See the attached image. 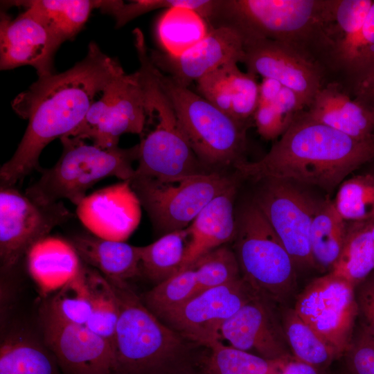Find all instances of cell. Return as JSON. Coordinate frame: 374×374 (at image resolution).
I'll return each instance as SVG.
<instances>
[{
	"instance_id": "44",
	"label": "cell",
	"mask_w": 374,
	"mask_h": 374,
	"mask_svg": "<svg viewBox=\"0 0 374 374\" xmlns=\"http://www.w3.org/2000/svg\"><path fill=\"white\" fill-rule=\"evenodd\" d=\"M374 68V1L366 18L353 71L348 76Z\"/></svg>"
},
{
	"instance_id": "38",
	"label": "cell",
	"mask_w": 374,
	"mask_h": 374,
	"mask_svg": "<svg viewBox=\"0 0 374 374\" xmlns=\"http://www.w3.org/2000/svg\"><path fill=\"white\" fill-rule=\"evenodd\" d=\"M192 266L195 272L199 293L229 284L242 277L234 251L225 246L204 254Z\"/></svg>"
},
{
	"instance_id": "28",
	"label": "cell",
	"mask_w": 374,
	"mask_h": 374,
	"mask_svg": "<svg viewBox=\"0 0 374 374\" xmlns=\"http://www.w3.org/2000/svg\"><path fill=\"white\" fill-rule=\"evenodd\" d=\"M12 2L10 3L22 6L38 16L62 44L72 39L80 32L91 11L99 8L100 1L29 0Z\"/></svg>"
},
{
	"instance_id": "31",
	"label": "cell",
	"mask_w": 374,
	"mask_h": 374,
	"mask_svg": "<svg viewBox=\"0 0 374 374\" xmlns=\"http://www.w3.org/2000/svg\"><path fill=\"white\" fill-rule=\"evenodd\" d=\"M188 239L187 227L141 247L140 270L156 285L177 274L181 269Z\"/></svg>"
},
{
	"instance_id": "13",
	"label": "cell",
	"mask_w": 374,
	"mask_h": 374,
	"mask_svg": "<svg viewBox=\"0 0 374 374\" xmlns=\"http://www.w3.org/2000/svg\"><path fill=\"white\" fill-rule=\"evenodd\" d=\"M253 202L285 246L296 268H316L310 229L319 202L291 181L266 179Z\"/></svg>"
},
{
	"instance_id": "1",
	"label": "cell",
	"mask_w": 374,
	"mask_h": 374,
	"mask_svg": "<svg viewBox=\"0 0 374 374\" xmlns=\"http://www.w3.org/2000/svg\"><path fill=\"white\" fill-rule=\"evenodd\" d=\"M122 66L90 42L86 56L60 73L38 77L12 102L14 112L28 121L12 157L0 168L1 186H15L33 170L41 171L39 156L51 141L69 135Z\"/></svg>"
},
{
	"instance_id": "50",
	"label": "cell",
	"mask_w": 374,
	"mask_h": 374,
	"mask_svg": "<svg viewBox=\"0 0 374 374\" xmlns=\"http://www.w3.org/2000/svg\"><path fill=\"white\" fill-rule=\"evenodd\" d=\"M371 232L372 235V238L374 244V220L371 222Z\"/></svg>"
},
{
	"instance_id": "37",
	"label": "cell",
	"mask_w": 374,
	"mask_h": 374,
	"mask_svg": "<svg viewBox=\"0 0 374 374\" xmlns=\"http://www.w3.org/2000/svg\"><path fill=\"white\" fill-rule=\"evenodd\" d=\"M46 308L64 321L80 325L87 323L91 314V303L84 265L74 278L55 292Z\"/></svg>"
},
{
	"instance_id": "26",
	"label": "cell",
	"mask_w": 374,
	"mask_h": 374,
	"mask_svg": "<svg viewBox=\"0 0 374 374\" xmlns=\"http://www.w3.org/2000/svg\"><path fill=\"white\" fill-rule=\"evenodd\" d=\"M60 367L45 344L24 332H12L0 346V374H60Z\"/></svg>"
},
{
	"instance_id": "3",
	"label": "cell",
	"mask_w": 374,
	"mask_h": 374,
	"mask_svg": "<svg viewBox=\"0 0 374 374\" xmlns=\"http://www.w3.org/2000/svg\"><path fill=\"white\" fill-rule=\"evenodd\" d=\"M334 5L335 0H215L208 23L212 28L231 27L243 39L285 44L327 63Z\"/></svg>"
},
{
	"instance_id": "21",
	"label": "cell",
	"mask_w": 374,
	"mask_h": 374,
	"mask_svg": "<svg viewBox=\"0 0 374 374\" xmlns=\"http://www.w3.org/2000/svg\"><path fill=\"white\" fill-rule=\"evenodd\" d=\"M312 120L359 140L374 139V112L339 82L326 83L305 110Z\"/></svg>"
},
{
	"instance_id": "29",
	"label": "cell",
	"mask_w": 374,
	"mask_h": 374,
	"mask_svg": "<svg viewBox=\"0 0 374 374\" xmlns=\"http://www.w3.org/2000/svg\"><path fill=\"white\" fill-rule=\"evenodd\" d=\"M371 222H348L338 258L329 272L355 289L374 271V244Z\"/></svg>"
},
{
	"instance_id": "48",
	"label": "cell",
	"mask_w": 374,
	"mask_h": 374,
	"mask_svg": "<svg viewBox=\"0 0 374 374\" xmlns=\"http://www.w3.org/2000/svg\"><path fill=\"white\" fill-rule=\"evenodd\" d=\"M319 370L291 356L285 359L272 374H320Z\"/></svg>"
},
{
	"instance_id": "19",
	"label": "cell",
	"mask_w": 374,
	"mask_h": 374,
	"mask_svg": "<svg viewBox=\"0 0 374 374\" xmlns=\"http://www.w3.org/2000/svg\"><path fill=\"white\" fill-rule=\"evenodd\" d=\"M221 339L233 348L267 359L293 356L271 303L258 295L224 323L220 330Z\"/></svg>"
},
{
	"instance_id": "43",
	"label": "cell",
	"mask_w": 374,
	"mask_h": 374,
	"mask_svg": "<svg viewBox=\"0 0 374 374\" xmlns=\"http://www.w3.org/2000/svg\"><path fill=\"white\" fill-rule=\"evenodd\" d=\"M258 134L266 140L281 136L291 125L274 104L259 103L253 116Z\"/></svg>"
},
{
	"instance_id": "4",
	"label": "cell",
	"mask_w": 374,
	"mask_h": 374,
	"mask_svg": "<svg viewBox=\"0 0 374 374\" xmlns=\"http://www.w3.org/2000/svg\"><path fill=\"white\" fill-rule=\"evenodd\" d=\"M106 278L119 308L113 373L178 374L186 368L183 337L153 314L126 280Z\"/></svg>"
},
{
	"instance_id": "9",
	"label": "cell",
	"mask_w": 374,
	"mask_h": 374,
	"mask_svg": "<svg viewBox=\"0 0 374 374\" xmlns=\"http://www.w3.org/2000/svg\"><path fill=\"white\" fill-rule=\"evenodd\" d=\"M130 182L154 229L164 235L187 228L212 199L235 181L208 172L170 181L134 177Z\"/></svg>"
},
{
	"instance_id": "15",
	"label": "cell",
	"mask_w": 374,
	"mask_h": 374,
	"mask_svg": "<svg viewBox=\"0 0 374 374\" xmlns=\"http://www.w3.org/2000/svg\"><path fill=\"white\" fill-rule=\"evenodd\" d=\"M255 295L241 277L198 293L159 319L183 337L208 347L220 340L224 323Z\"/></svg>"
},
{
	"instance_id": "11",
	"label": "cell",
	"mask_w": 374,
	"mask_h": 374,
	"mask_svg": "<svg viewBox=\"0 0 374 374\" xmlns=\"http://www.w3.org/2000/svg\"><path fill=\"white\" fill-rule=\"evenodd\" d=\"M73 217L62 201L40 204L15 186L0 187V260L11 270L38 241Z\"/></svg>"
},
{
	"instance_id": "39",
	"label": "cell",
	"mask_w": 374,
	"mask_h": 374,
	"mask_svg": "<svg viewBox=\"0 0 374 374\" xmlns=\"http://www.w3.org/2000/svg\"><path fill=\"white\" fill-rule=\"evenodd\" d=\"M213 0H137L125 3L123 1H100L99 9L114 17L116 26L121 27L141 15L157 9H168L184 6L197 12L204 18L209 15Z\"/></svg>"
},
{
	"instance_id": "47",
	"label": "cell",
	"mask_w": 374,
	"mask_h": 374,
	"mask_svg": "<svg viewBox=\"0 0 374 374\" xmlns=\"http://www.w3.org/2000/svg\"><path fill=\"white\" fill-rule=\"evenodd\" d=\"M274 105L283 116L291 122L296 115L305 108L298 95L285 87L280 90Z\"/></svg>"
},
{
	"instance_id": "10",
	"label": "cell",
	"mask_w": 374,
	"mask_h": 374,
	"mask_svg": "<svg viewBox=\"0 0 374 374\" xmlns=\"http://www.w3.org/2000/svg\"><path fill=\"white\" fill-rule=\"evenodd\" d=\"M147 121L145 96L139 70L122 69L105 85L80 125L69 136L90 140L102 148L118 146L127 133L142 135Z\"/></svg>"
},
{
	"instance_id": "40",
	"label": "cell",
	"mask_w": 374,
	"mask_h": 374,
	"mask_svg": "<svg viewBox=\"0 0 374 374\" xmlns=\"http://www.w3.org/2000/svg\"><path fill=\"white\" fill-rule=\"evenodd\" d=\"M228 78L231 95V116L240 123L249 126L259 104V83L257 76L242 72L237 63L227 66Z\"/></svg>"
},
{
	"instance_id": "32",
	"label": "cell",
	"mask_w": 374,
	"mask_h": 374,
	"mask_svg": "<svg viewBox=\"0 0 374 374\" xmlns=\"http://www.w3.org/2000/svg\"><path fill=\"white\" fill-rule=\"evenodd\" d=\"M282 326L292 355L296 359L320 369L339 357L294 308L285 312Z\"/></svg>"
},
{
	"instance_id": "51",
	"label": "cell",
	"mask_w": 374,
	"mask_h": 374,
	"mask_svg": "<svg viewBox=\"0 0 374 374\" xmlns=\"http://www.w3.org/2000/svg\"><path fill=\"white\" fill-rule=\"evenodd\" d=\"M193 374H210L205 368H204L203 371L199 372L198 373H193Z\"/></svg>"
},
{
	"instance_id": "42",
	"label": "cell",
	"mask_w": 374,
	"mask_h": 374,
	"mask_svg": "<svg viewBox=\"0 0 374 374\" xmlns=\"http://www.w3.org/2000/svg\"><path fill=\"white\" fill-rule=\"evenodd\" d=\"M345 354L353 374H374V337L362 328Z\"/></svg>"
},
{
	"instance_id": "41",
	"label": "cell",
	"mask_w": 374,
	"mask_h": 374,
	"mask_svg": "<svg viewBox=\"0 0 374 374\" xmlns=\"http://www.w3.org/2000/svg\"><path fill=\"white\" fill-rule=\"evenodd\" d=\"M229 64L212 71L195 83L198 94L231 116V95L227 73Z\"/></svg>"
},
{
	"instance_id": "46",
	"label": "cell",
	"mask_w": 374,
	"mask_h": 374,
	"mask_svg": "<svg viewBox=\"0 0 374 374\" xmlns=\"http://www.w3.org/2000/svg\"><path fill=\"white\" fill-rule=\"evenodd\" d=\"M350 77L355 98L374 112V68Z\"/></svg>"
},
{
	"instance_id": "52",
	"label": "cell",
	"mask_w": 374,
	"mask_h": 374,
	"mask_svg": "<svg viewBox=\"0 0 374 374\" xmlns=\"http://www.w3.org/2000/svg\"><path fill=\"white\" fill-rule=\"evenodd\" d=\"M111 374H116V373H112Z\"/></svg>"
},
{
	"instance_id": "27",
	"label": "cell",
	"mask_w": 374,
	"mask_h": 374,
	"mask_svg": "<svg viewBox=\"0 0 374 374\" xmlns=\"http://www.w3.org/2000/svg\"><path fill=\"white\" fill-rule=\"evenodd\" d=\"M211 28L195 10L177 6L166 9L160 16L156 33L162 51L178 56L202 40Z\"/></svg>"
},
{
	"instance_id": "33",
	"label": "cell",
	"mask_w": 374,
	"mask_h": 374,
	"mask_svg": "<svg viewBox=\"0 0 374 374\" xmlns=\"http://www.w3.org/2000/svg\"><path fill=\"white\" fill-rule=\"evenodd\" d=\"M91 311L85 324L112 346L119 317L116 295L109 280L99 271L85 267Z\"/></svg>"
},
{
	"instance_id": "8",
	"label": "cell",
	"mask_w": 374,
	"mask_h": 374,
	"mask_svg": "<svg viewBox=\"0 0 374 374\" xmlns=\"http://www.w3.org/2000/svg\"><path fill=\"white\" fill-rule=\"evenodd\" d=\"M234 240L243 280L269 303L284 302L296 287L297 268L254 202L245 206L236 219Z\"/></svg>"
},
{
	"instance_id": "12",
	"label": "cell",
	"mask_w": 374,
	"mask_h": 374,
	"mask_svg": "<svg viewBox=\"0 0 374 374\" xmlns=\"http://www.w3.org/2000/svg\"><path fill=\"white\" fill-rule=\"evenodd\" d=\"M294 309L339 357L346 353L358 316L350 283L330 272L316 278L298 296Z\"/></svg>"
},
{
	"instance_id": "14",
	"label": "cell",
	"mask_w": 374,
	"mask_h": 374,
	"mask_svg": "<svg viewBox=\"0 0 374 374\" xmlns=\"http://www.w3.org/2000/svg\"><path fill=\"white\" fill-rule=\"evenodd\" d=\"M244 59L247 72L271 78L295 92L308 107L326 84L323 66L299 50L262 38L244 39Z\"/></svg>"
},
{
	"instance_id": "36",
	"label": "cell",
	"mask_w": 374,
	"mask_h": 374,
	"mask_svg": "<svg viewBox=\"0 0 374 374\" xmlns=\"http://www.w3.org/2000/svg\"><path fill=\"white\" fill-rule=\"evenodd\" d=\"M334 204L347 222L373 220L374 175H360L343 181L338 188Z\"/></svg>"
},
{
	"instance_id": "17",
	"label": "cell",
	"mask_w": 374,
	"mask_h": 374,
	"mask_svg": "<svg viewBox=\"0 0 374 374\" xmlns=\"http://www.w3.org/2000/svg\"><path fill=\"white\" fill-rule=\"evenodd\" d=\"M61 42L46 23L25 9L15 18L1 14L0 68L33 66L38 77L54 73L53 58Z\"/></svg>"
},
{
	"instance_id": "24",
	"label": "cell",
	"mask_w": 374,
	"mask_h": 374,
	"mask_svg": "<svg viewBox=\"0 0 374 374\" xmlns=\"http://www.w3.org/2000/svg\"><path fill=\"white\" fill-rule=\"evenodd\" d=\"M68 240L82 262L107 278L126 280L141 271V247L89 233L75 235Z\"/></svg>"
},
{
	"instance_id": "49",
	"label": "cell",
	"mask_w": 374,
	"mask_h": 374,
	"mask_svg": "<svg viewBox=\"0 0 374 374\" xmlns=\"http://www.w3.org/2000/svg\"><path fill=\"white\" fill-rule=\"evenodd\" d=\"M283 86L271 78H262L259 84V103L274 104Z\"/></svg>"
},
{
	"instance_id": "22",
	"label": "cell",
	"mask_w": 374,
	"mask_h": 374,
	"mask_svg": "<svg viewBox=\"0 0 374 374\" xmlns=\"http://www.w3.org/2000/svg\"><path fill=\"white\" fill-rule=\"evenodd\" d=\"M236 186L235 182L212 199L188 226L189 239L181 270L234 239L236 218L233 204Z\"/></svg>"
},
{
	"instance_id": "6",
	"label": "cell",
	"mask_w": 374,
	"mask_h": 374,
	"mask_svg": "<svg viewBox=\"0 0 374 374\" xmlns=\"http://www.w3.org/2000/svg\"><path fill=\"white\" fill-rule=\"evenodd\" d=\"M60 139L62 152L57 161L42 170L39 178L26 189L25 194L33 200L48 204L67 199L78 206L100 180L116 177L131 181L134 177L133 162L138 159L139 144L102 148L76 137Z\"/></svg>"
},
{
	"instance_id": "23",
	"label": "cell",
	"mask_w": 374,
	"mask_h": 374,
	"mask_svg": "<svg viewBox=\"0 0 374 374\" xmlns=\"http://www.w3.org/2000/svg\"><path fill=\"white\" fill-rule=\"evenodd\" d=\"M27 270L43 296L55 292L74 278L83 262L68 240L48 235L26 255Z\"/></svg>"
},
{
	"instance_id": "34",
	"label": "cell",
	"mask_w": 374,
	"mask_h": 374,
	"mask_svg": "<svg viewBox=\"0 0 374 374\" xmlns=\"http://www.w3.org/2000/svg\"><path fill=\"white\" fill-rule=\"evenodd\" d=\"M207 348L210 355L204 368L210 374H272L289 357L267 359L224 344L221 340Z\"/></svg>"
},
{
	"instance_id": "35",
	"label": "cell",
	"mask_w": 374,
	"mask_h": 374,
	"mask_svg": "<svg viewBox=\"0 0 374 374\" xmlns=\"http://www.w3.org/2000/svg\"><path fill=\"white\" fill-rule=\"evenodd\" d=\"M198 293L195 272L191 266L157 284L141 299L146 307L161 319Z\"/></svg>"
},
{
	"instance_id": "7",
	"label": "cell",
	"mask_w": 374,
	"mask_h": 374,
	"mask_svg": "<svg viewBox=\"0 0 374 374\" xmlns=\"http://www.w3.org/2000/svg\"><path fill=\"white\" fill-rule=\"evenodd\" d=\"M155 73L183 134L206 167L234 166L244 160L242 154L246 148L248 127L217 109L189 87L178 84L156 66Z\"/></svg>"
},
{
	"instance_id": "30",
	"label": "cell",
	"mask_w": 374,
	"mask_h": 374,
	"mask_svg": "<svg viewBox=\"0 0 374 374\" xmlns=\"http://www.w3.org/2000/svg\"><path fill=\"white\" fill-rule=\"evenodd\" d=\"M348 222L340 215L334 202H319L310 229V244L316 268L330 270L342 248Z\"/></svg>"
},
{
	"instance_id": "16",
	"label": "cell",
	"mask_w": 374,
	"mask_h": 374,
	"mask_svg": "<svg viewBox=\"0 0 374 374\" xmlns=\"http://www.w3.org/2000/svg\"><path fill=\"white\" fill-rule=\"evenodd\" d=\"M44 344L65 374H111L114 369L112 344L86 325L64 321L43 310Z\"/></svg>"
},
{
	"instance_id": "2",
	"label": "cell",
	"mask_w": 374,
	"mask_h": 374,
	"mask_svg": "<svg viewBox=\"0 0 374 374\" xmlns=\"http://www.w3.org/2000/svg\"><path fill=\"white\" fill-rule=\"evenodd\" d=\"M374 159V139L359 140L298 113L260 159L234 168L255 181H295L333 190L355 170Z\"/></svg>"
},
{
	"instance_id": "45",
	"label": "cell",
	"mask_w": 374,
	"mask_h": 374,
	"mask_svg": "<svg viewBox=\"0 0 374 374\" xmlns=\"http://www.w3.org/2000/svg\"><path fill=\"white\" fill-rule=\"evenodd\" d=\"M355 290L362 328L374 337V271Z\"/></svg>"
},
{
	"instance_id": "18",
	"label": "cell",
	"mask_w": 374,
	"mask_h": 374,
	"mask_svg": "<svg viewBox=\"0 0 374 374\" xmlns=\"http://www.w3.org/2000/svg\"><path fill=\"white\" fill-rule=\"evenodd\" d=\"M244 55L243 37L228 26L212 28L202 40L178 56L163 51L150 52L157 68L186 87L225 64L242 63Z\"/></svg>"
},
{
	"instance_id": "20",
	"label": "cell",
	"mask_w": 374,
	"mask_h": 374,
	"mask_svg": "<svg viewBox=\"0 0 374 374\" xmlns=\"http://www.w3.org/2000/svg\"><path fill=\"white\" fill-rule=\"evenodd\" d=\"M141 206L130 181H122L86 196L76 212L92 234L125 241L140 222Z\"/></svg>"
},
{
	"instance_id": "5",
	"label": "cell",
	"mask_w": 374,
	"mask_h": 374,
	"mask_svg": "<svg viewBox=\"0 0 374 374\" xmlns=\"http://www.w3.org/2000/svg\"><path fill=\"white\" fill-rule=\"evenodd\" d=\"M137 55L145 96L146 121L155 124L139 143L134 177L170 181L208 172L179 125L173 108L157 78L155 66L148 51L141 48Z\"/></svg>"
},
{
	"instance_id": "25",
	"label": "cell",
	"mask_w": 374,
	"mask_h": 374,
	"mask_svg": "<svg viewBox=\"0 0 374 374\" xmlns=\"http://www.w3.org/2000/svg\"><path fill=\"white\" fill-rule=\"evenodd\" d=\"M373 0H335L334 26L328 64L345 71L353 70L362 28Z\"/></svg>"
}]
</instances>
